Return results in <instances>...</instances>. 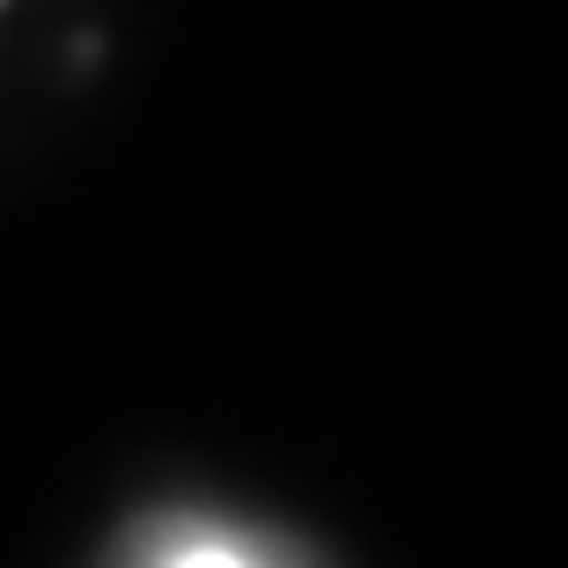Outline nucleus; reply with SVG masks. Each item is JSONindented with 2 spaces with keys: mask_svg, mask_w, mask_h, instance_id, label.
<instances>
[{
  "mask_svg": "<svg viewBox=\"0 0 568 568\" xmlns=\"http://www.w3.org/2000/svg\"><path fill=\"white\" fill-rule=\"evenodd\" d=\"M170 568H252L236 547H192V554H178Z\"/></svg>",
  "mask_w": 568,
  "mask_h": 568,
  "instance_id": "1",
  "label": "nucleus"
}]
</instances>
